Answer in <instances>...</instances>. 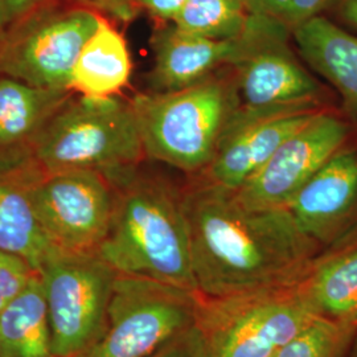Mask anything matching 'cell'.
Returning a JSON list of instances; mask_svg holds the SVG:
<instances>
[{
    "instance_id": "4fadbf2b",
    "label": "cell",
    "mask_w": 357,
    "mask_h": 357,
    "mask_svg": "<svg viewBox=\"0 0 357 357\" xmlns=\"http://www.w3.org/2000/svg\"><path fill=\"white\" fill-rule=\"evenodd\" d=\"M319 112H294L230 125L216 155L204 169L205 181L237 191L268 163L284 142Z\"/></svg>"
},
{
    "instance_id": "ffe728a7",
    "label": "cell",
    "mask_w": 357,
    "mask_h": 357,
    "mask_svg": "<svg viewBox=\"0 0 357 357\" xmlns=\"http://www.w3.org/2000/svg\"><path fill=\"white\" fill-rule=\"evenodd\" d=\"M72 93L40 89L0 75V149L32 141Z\"/></svg>"
},
{
    "instance_id": "603a6c76",
    "label": "cell",
    "mask_w": 357,
    "mask_h": 357,
    "mask_svg": "<svg viewBox=\"0 0 357 357\" xmlns=\"http://www.w3.org/2000/svg\"><path fill=\"white\" fill-rule=\"evenodd\" d=\"M339 0H243L250 15L268 17L291 32L307 22L333 10Z\"/></svg>"
},
{
    "instance_id": "f1b7e54d",
    "label": "cell",
    "mask_w": 357,
    "mask_h": 357,
    "mask_svg": "<svg viewBox=\"0 0 357 357\" xmlns=\"http://www.w3.org/2000/svg\"><path fill=\"white\" fill-rule=\"evenodd\" d=\"M332 11L344 26L357 32V0H339Z\"/></svg>"
},
{
    "instance_id": "4316f807",
    "label": "cell",
    "mask_w": 357,
    "mask_h": 357,
    "mask_svg": "<svg viewBox=\"0 0 357 357\" xmlns=\"http://www.w3.org/2000/svg\"><path fill=\"white\" fill-rule=\"evenodd\" d=\"M188 0H135L138 10H144L155 19L174 23Z\"/></svg>"
},
{
    "instance_id": "5bb4252c",
    "label": "cell",
    "mask_w": 357,
    "mask_h": 357,
    "mask_svg": "<svg viewBox=\"0 0 357 357\" xmlns=\"http://www.w3.org/2000/svg\"><path fill=\"white\" fill-rule=\"evenodd\" d=\"M151 47L153 66L150 84L153 91L166 93L190 88L230 66L237 52V38H200L172 24L153 33Z\"/></svg>"
},
{
    "instance_id": "ba28073f",
    "label": "cell",
    "mask_w": 357,
    "mask_h": 357,
    "mask_svg": "<svg viewBox=\"0 0 357 357\" xmlns=\"http://www.w3.org/2000/svg\"><path fill=\"white\" fill-rule=\"evenodd\" d=\"M52 348L56 357H77L102 335L118 273L97 252L57 250L38 270Z\"/></svg>"
},
{
    "instance_id": "9a60e30c",
    "label": "cell",
    "mask_w": 357,
    "mask_h": 357,
    "mask_svg": "<svg viewBox=\"0 0 357 357\" xmlns=\"http://www.w3.org/2000/svg\"><path fill=\"white\" fill-rule=\"evenodd\" d=\"M301 57L342 98L345 114L357 128V36L318 16L293 31Z\"/></svg>"
},
{
    "instance_id": "f546056e",
    "label": "cell",
    "mask_w": 357,
    "mask_h": 357,
    "mask_svg": "<svg viewBox=\"0 0 357 357\" xmlns=\"http://www.w3.org/2000/svg\"><path fill=\"white\" fill-rule=\"evenodd\" d=\"M6 35H7V26H3L0 23V52L3 48V44H4V40H6Z\"/></svg>"
},
{
    "instance_id": "9c48e42d",
    "label": "cell",
    "mask_w": 357,
    "mask_h": 357,
    "mask_svg": "<svg viewBox=\"0 0 357 357\" xmlns=\"http://www.w3.org/2000/svg\"><path fill=\"white\" fill-rule=\"evenodd\" d=\"M100 17L85 6H40L7 28L0 75L40 89L70 90L73 66Z\"/></svg>"
},
{
    "instance_id": "30bf717a",
    "label": "cell",
    "mask_w": 357,
    "mask_h": 357,
    "mask_svg": "<svg viewBox=\"0 0 357 357\" xmlns=\"http://www.w3.org/2000/svg\"><path fill=\"white\" fill-rule=\"evenodd\" d=\"M31 200L52 243L72 253H94L107 234L114 190L102 174L75 169L29 181Z\"/></svg>"
},
{
    "instance_id": "484cf974",
    "label": "cell",
    "mask_w": 357,
    "mask_h": 357,
    "mask_svg": "<svg viewBox=\"0 0 357 357\" xmlns=\"http://www.w3.org/2000/svg\"><path fill=\"white\" fill-rule=\"evenodd\" d=\"M78 1L88 8L107 13L112 17L123 23L132 20L139 11L135 0H78Z\"/></svg>"
},
{
    "instance_id": "6da1fadb",
    "label": "cell",
    "mask_w": 357,
    "mask_h": 357,
    "mask_svg": "<svg viewBox=\"0 0 357 357\" xmlns=\"http://www.w3.org/2000/svg\"><path fill=\"white\" fill-rule=\"evenodd\" d=\"M181 197L200 295L218 298L296 284L312 266L319 245L286 208L248 209L233 191L206 181Z\"/></svg>"
},
{
    "instance_id": "2e32d148",
    "label": "cell",
    "mask_w": 357,
    "mask_h": 357,
    "mask_svg": "<svg viewBox=\"0 0 357 357\" xmlns=\"http://www.w3.org/2000/svg\"><path fill=\"white\" fill-rule=\"evenodd\" d=\"M26 172L0 175V250L23 258L38 271L60 250L43 228L29 195Z\"/></svg>"
},
{
    "instance_id": "3957f363",
    "label": "cell",
    "mask_w": 357,
    "mask_h": 357,
    "mask_svg": "<svg viewBox=\"0 0 357 357\" xmlns=\"http://www.w3.org/2000/svg\"><path fill=\"white\" fill-rule=\"evenodd\" d=\"M130 103L144 153L188 174L209 166L238 107L230 66L190 88L138 94Z\"/></svg>"
},
{
    "instance_id": "7a4b0ae2",
    "label": "cell",
    "mask_w": 357,
    "mask_h": 357,
    "mask_svg": "<svg viewBox=\"0 0 357 357\" xmlns=\"http://www.w3.org/2000/svg\"><path fill=\"white\" fill-rule=\"evenodd\" d=\"M114 208L97 255L118 274L144 277L199 294L183 197L131 171L112 184Z\"/></svg>"
},
{
    "instance_id": "52a82bcc",
    "label": "cell",
    "mask_w": 357,
    "mask_h": 357,
    "mask_svg": "<svg viewBox=\"0 0 357 357\" xmlns=\"http://www.w3.org/2000/svg\"><path fill=\"white\" fill-rule=\"evenodd\" d=\"M199 294L118 274L100 339L77 357H150L196 324Z\"/></svg>"
},
{
    "instance_id": "d6986e66",
    "label": "cell",
    "mask_w": 357,
    "mask_h": 357,
    "mask_svg": "<svg viewBox=\"0 0 357 357\" xmlns=\"http://www.w3.org/2000/svg\"><path fill=\"white\" fill-rule=\"evenodd\" d=\"M0 357H56L38 273L26 289L0 311Z\"/></svg>"
},
{
    "instance_id": "8fae6325",
    "label": "cell",
    "mask_w": 357,
    "mask_h": 357,
    "mask_svg": "<svg viewBox=\"0 0 357 357\" xmlns=\"http://www.w3.org/2000/svg\"><path fill=\"white\" fill-rule=\"evenodd\" d=\"M349 137L351 123L321 110L284 142L253 178L233 191L234 197L253 211L286 208L307 181L347 147Z\"/></svg>"
},
{
    "instance_id": "7c38bea8",
    "label": "cell",
    "mask_w": 357,
    "mask_h": 357,
    "mask_svg": "<svg viewBox=\"0 0 357 357\" xmlns=\"http://www.w3.org/2000/svg\"><path fill=\"white\" fill-rule=\"evenodd\" d=\"M312 241L331 243L357 217V151L344 147L320 168L286 205Z\"/></svg>"
},
{
    "instance_id": "277c9868",
    "label": "cell",
    "mask_w": 357,
    "mask_h": 357,
    "mask_svg": "<svg viewBox=\"0 0 357 357\" xmlns=\"http://www.w3.org/2000/svg\"><path fill=\"white\" fill-rule=\"evenodd\" d=\"M29 143L43 174L90 169L110 184L146 155L131 103L115 96L70 98Z\"/></svg>"
},
{
    "instance_id": "e0dca14e",
    "label": "cell",
    "mask_w": 357,
    "mask_h": 357,
    "mask_svg": "<svg viewBox=\"0 0 357 357\" xmlns=\"http://www.w3.org/2000/svg\"><path fill=\"white\" fill-rule=\"evenodd\" d=\"M131 70L126 40L101 16L97 29L79 52L69 89L86 97H113L128 85Z\"/></svg>"
},
{
    "instance_id": "44dd1931",
    "label": "cell",
    "mask_w": 357,
    "mask_h": 357,
    "mask_svg": "<svg viewBox=\"0 0 357 357\" xmlns=\"http://www.w3.org/2000/svg\"><path fill=\"white\" fill-rule=\"evenodd\" d=\"M249 15L243 0H188L174 26L212 40H233L243 33Z\"/></svg>"
},
{
    "instance_id": "83f0119b",
    "label": "cell",
    "mask_w": 357,
    "mask_h": 357,
    "mask_svg": "<svg viewBox=\"0 0 357 357\" xmlns=\"http://www.w3.org/2000/svg\"><path fill=\"white\" fill-rule=\"evenodd\" d=\"M44 0H0V23L3 26H13L41 6Z\"/></svg>"
},
{
    "instance_id": "7402d4cb",
    "label": "cell",
    "mask_w": 357,
    "mask_h": 357,
    "mask_svg": "<svg viewBox=\"0 0 357 357\" xmlns=\"http://www.w3.org/2000/svg\"><path fill=\"white\" fill-rule=\"evenodd\" d=\"M356 326L318 315L283 345L275 357H342Z\"/></svg>"
},
{
    "instance_id": "5b68a950",
    "label": "cell",
    "mask_w": 357,
    "mask_h": 357,
    "mask_svg": "<svg viewBox=\"0 0 357 357\" xmlns=\"http://www.w3.org/2000/svg\"><path fill=\"white\" fill-rule=\"evenodd\" d=\"M291 35L289 28L268 17L249 15L230 64L238 107L229 125L284 113L324 110V88L295 54Z\"/></svg>"
},
{
    "instance_id": "8992f818",
    "label": "cell",
    "mask_w": 357,
    "mask_h": 357,
    "mask_svg": "<svg viewBox=\"0 0 357 357\" xmlns=\"http://www.w3.org/2000/svg\"><path fill=\"white\" fill-rule=\"evenodd\" d=\"M315 317L296 283L218 298L199 294L195 326L206 357H275Z\"/></svg>"
},
{
    "instance_id": "ac0fdd59",
    "label": "cell",
    "mask_w": 357,
    "mask_h": 357,
    "mask_svg": "<svg viewBox=\"0 0 357 357\" xmlns=\"http://www.w3.org/2000/svg\"><path fill=\"white\" fill-rule=\"evenodd\" d=\"M299 287L317 315L357 324V245L315 259Z\"/></svg>"
},
{
    "instance_id": "d4e9b609",
    "label": "cell",
    "mask_w": 357,
    "mask_h": 357,
    "mask_svg": "<svg viewBox=\"0 0 357 357\" xmlns=\"http://www.w3.org/2000/svg\"><path fill=\"white\" fill-rule=\"evenodd\" d=\"M150 357H206V354L202 336L195 326Z\"/></svg>"
},
{
    "instance_id": "cb8c5ba5",
    "label": "cell",
    "mask_w": 357,
    "mask_h": 357,
    "mask_svg": "<svg viewBox=\"0 0 357 357\" xmlns=\"http://www.w3.org/2000/svg\"><path fill=\"white\" fill-rule=\"evenodd\" d=\"M36 273L23 258L0 250V311L26 289Z\"/></svg>"
}]
</instances>
